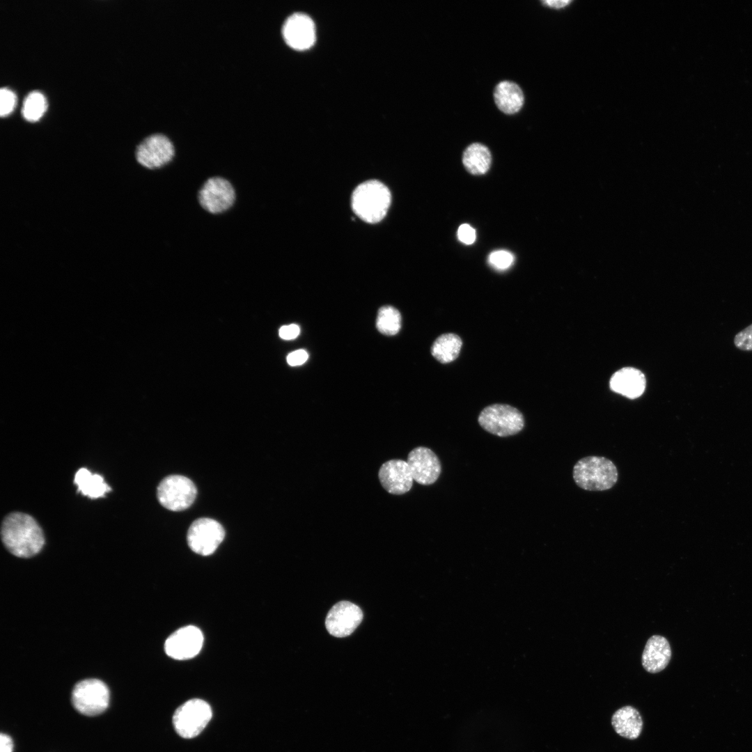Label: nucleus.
<instances>
[{
    "instance_id": "obj_1",
    "label": "nucleus",
    "mask_w": 752,
    "mask_h": 752,
    "mask_svg": "<svg viewBox=\"0 0 752 752\" xmlns=\"http://www.w3.org/2000/svg\"><path fill=\"white\" fill-rule=\"evenodd\" d=\"M1 539L6 549L17 557L29 558L42 548L45 538L36 519L23 512L8 515L2 522Z\"/></svg>"
},
{
    "instance_id": "obj_2",
    "label": "nucleus",
    "mask_w": 752,
    "mask_h": 752,
    "mask_svg": "<svg viewBox=\"0 0 752 752\" xmlns=\"http://www.w3.org/2000/svg\"><path fill=\"white\" fill-rule=\"evenodd\" d=\"M390 203L389 189L377 180L360 184L352 196L354 213L363 221L370 224L379 222L385 217Z\"/></svg>"
},
{
    "instance_id": "obj_3",
    "label": "nucleus",
    "mask_w": 752,
    "mask_h": 752,
    "mask_svg": "<svg viewBox=\"0 0 752 752\" xmlns=\"http://www.w3.org/2000/svg\"><path fill=\"white\" fill-rule=\"evenodd\" d=\"M618 473L613 462L600 456L579 460L573 468V478L581 488L588 491H604L616 483Z\"/></svg>"
},
{
    "instance_id": "obj_4",
    "label": "nucleus",
    "mask_w": 752,
    "mask_h": 752,
    "mask_svg": "<svg viewBox=\"0 0 752 752\" xmlns=\"http://www.w3.org/2000/svg\"><path fill=\"white\" fill-rule=\"evenodd\" d=\"M196 198L203 211L213 216H219L234 207L237 195L234 185L228 179L214 175L203 183Z\"/></svg>"
},
{
    "instance_id": "obj_5",
    "label": "nucleus",
    "mask_w": 752,
    "mask_h": 752,
    "mask_svg": "<svg viewBox=\"0 0 752 752\" xmlns=\"http://www.w3.org/2000/svg\"><path fill=\"white\" fill-rule=\"evenodd\" d=\"M478 421L485 431L501 437L515 435L524 426V416L520 411L506 404H494L485 407Z\"/></svg>"
},
{
    "instance_id": "obj_6",
    "label": "nucleus",
    "mask_w": 752,
    "mask_h": 752,
    "mask_svg": "<svg viewBox=\"0 0 752 752\" xmlns=\"http://www.w3.org/2000/svg\"><path fill=\"white\" fill-rule=\"evenodd\" d=\"M175 147L165 134L154 133L144 138L136 147V162L148 171L159 170L173 159Z\"/></svg>"
},
{
    "instance_id": "obj_7",
    "label": "nucleus",
    "mask_w": 752,
    "mask_h": 752,
    "mask_svg": "<svg viewBox=\"0 0 752 752\" xmlns=\"http://www.w3.org/2000/svg\"><path fill=\"white\" fill-rule=\"evenodd\" d=\"M212 716L211 707L207 702L194 698L185 702L175 710L173 721L179 735L189 739L203 731Z\"/></svg>"
},
{
    "instance_id": "obj_8",
    "label": "nucleus",
    "mask_w": 752,
    "mask_h": 752,
    "mask_svg": "<svg viewBox=\"0 0 752 752\" xmlns=\"http://www.w3.org/2000/svg\"><path fill=\"white\" fill-rule=\"evenodd\" d=\"M109 690L97 679H86L78 682L72 694L75 708L86 716H96L102 713L109 703Z\"/></svg>"
},
{
    "instance_id": "obj_9",
    "label": "nucleus",
    "mask_w": 752,
    "mask_h": 752,
    "mask_svg": "<svg viewBox=\"0 0 752 752\" xmlns=\"http://www.w3.org/2000/svg\"><path fill=\"white\" fill-rule=\"evenodd\" d=\"M197 490L188 478L171 475L164 478L157 487V499L164 508L172 511H181L189 508L194 501Z\"/></svg>"
},
{
    "instance_id": "obj_10",
    "label": "nucleus",
    "mask_w": 752,
    "mask_h": 752,
    "mask_svg": "<svg viewBox=\"0 0 752 752\" xmlns=\"http://www.w3.org/2000/svg\"><path fill=\"white\" fill-rule=\"evenodd\" d=\"M224 536V529L218 522L210 518H199L189 526L187 539L194 552L209 556L217 549Z\"/></svg>"
},
{
    "instance_id": "obj_11",
    "label": "nucleus",
    "mask_w": 752,
    "mask_h": 752,
    "mask_svg": "<svg viewBox=\"0 0 752 752\" xmlns=\"http://www.w3.org/2000/svg\"><path fill=\"white\" fill-rule=\"evenodd\" d=\"M363 616V612L358 606L348 601H341L329 610L325 626L331 635L338 638L345 637L357 629Z\"/></svg>"
},
{
    "instance_id": "obj_12",
    "label": "nucleus",
    "mask_w": 752,
    "mask_h": 752,
    "mask_svg": "<svg viewBox=\"0 0 752 752\" xmlns=\"http://www.w3.org/2000/svg\"><path fill=\"white\" fill-rule=\"evenodd\" d=\"M203 643V636L196 627L189 625L180 628L165 641L167 655L178 660L191 659L198 654Z\"/></svg>"
},
{
    "instance_id": "obj_13",
    "label": "nucleus",
    "mask_w": 752,
    "mask_h": 752,
    "mask_svg": "<svg viewBox=\"0 0 752 752\" xmlns=\"http://www.w3.org/2000/svg\"><path fill=\"white\" fill-rule=\"evenodd\" d=\"M407 462L414 480L421 485L433 484L440 476V461L437 455L427 447L418 446L412 450L408 454Z\"/></svg>"
},
{
    "instance_id": "obj_14",
    "label": "nucleus",
    "mask_w": 752,
    "mask_h": 752,
    "mask_svg": "<svg viewBox=\"0 0 752 752\" xmlns=\"http://www.w3.org/2000/svg\"><path fill=\"white\" fill-rule=\"evenodd\" d=\"M282 34L285 42L296 49H306L315 40V27L313 19L303 13H295L284 22Z\"/></svg>"
},
{
    "instance_id": "obj_15",
    "label": "nucleus",
    "mask_w": 752,
    "mask_h": 752,
    "mask_svg": "<svg viewBox=\"0 0 752 752\" xmlns=\"http://www.w3.org/2000/svg\"><path fill=\"white\" fill-rule=\"evenodd\" d=\"M379 482L390 494L400 495L409 492L414 478L407 461L390 460L382 464L378 471Z\"/></svg>"
},
{
    "instance_id": "obj_16",
    "label": "nucleus",
    "mask_w": 752,
    "mask_h": 752,
    "mask_svg": "<svg viewBox=\"0 0 752 752\" xmlns=\"http://www.w3.org/2000/svg\"><path fill=\"white\" fill-rule=\"evenodd\" d=\"M671 657V649L667 639L659 635L652 636L647 641L642 654V665L651 673L663 671Z\"/></svg>"
},
{
    "instance_id": "obj_17",
    "label": "nucleus",
    "mask_w": 752,
    "mask_h": 752,
    "mask_svg": "<svg viewBox=\"0 0 752 752\" xmlns=\"http://www.w3.org/2000/svg\"><path fill=\"white\" fill-rule=\"evenodd\" d=\"M611 389L628 398L640 397L645 389V377L638 369L623 368L616 372L609 382Z\"/></svg>"
},
{
    "instance_id": "obj_18",
    "label": "nucleus",
    "mask_w": 752,
    "mask_h": 752,
    "mask_svg": "<svg viewBox=\"0 0 752 752\" xmlns=\"http://www.w3.org/2000/svg\"><path fill=\"white\" fill-rule=\"evenodd\" d=\"M612 726L617 734L629 739L641 735L643 720L639 712L632 706H625L616 710L611 718Z\"/></svg>"
},
{
    "instance_id": "obj_19",
    "label": "nucleus",
    "mask_w": 752,
    "mask_h": 752,
    "mask_svg": "<svg viewBox=\"0 0 752 752\" xmlns=\"http://www.w3.org/2000/svg\"><path fill=\"white\" fill-rule=\"evenodd\" d=\"M494 98L497 107L506 114L518 112L524 101V93L520 86L515 82L508 80L500 81L496 86Z\"/></svg>"
},
{
    "instance_id": "obj_20",
    "label": "nucleus",
    "mask_w": 752,
    "mask_h": 752,
    "mask_svg": "<svg viewBox=\"0 0 752 752\" xmlns=\"http://www.w3.org/2000/svg\"><path fill=\"white\" fill-rule=\"evenodd\" d=\"M462 162L470 173L483 175L489 170L491 166V152L485 145L473 143L464 150Z\"/></svg>"
},
{
    "instance_id": "obj_21",
    "label": "nucleus",
    "mask_w": 752,
    "mask_h": 752,
    "mask_svg": "<svg viewBox=\"0 0 752 752\" xmlns=\"http://www.w3.org/2000/svg\"><path fill=\"white\" fill-rule=\"evenodd\" d=\"M74 483L79 492L91 499L102 497L111 490L102 476L92 473L86 468H81L76 472Z\"/></svg>"
},
{
    "instance_id": "obj_22",
    "label": "nucleus",
    "mask_w": 752,
    "mask_h": 752,
    "mask_svg": "<svg viewBox=\"0 0 752 752\" xmlns=\"http://www.w3.org/2000/svg\"><path fill=\"white\" fill-rule=\"evenodd\" d=\"M462 341L455 334H444L437 337L431 347V354L434 359L441 363H448L455 360L460 352Z\"/></svg>"
},
{
    "instance_id": "obj_23",
    "label": "nucleus",
    "mask_w": 752,
    "mask_h": 752,
    "mask_svg": "<svg viewBox=\"0 0 752 752\" xmlns=\"http://www.w3.org/2000/svg\"><path fill=\"white\" fill-rule=\"evenodd\" d=\"M401 321V315L398 309L391 306H384L378 311L376 327L380 333L393 336L400 331Z\"/></svg>"
},
{
    "instance_id": "obj_24",
    "label": "nucleus",
    "mask_w": 752,
    "mask_h": 752,
    "mask_svg": "<svg viewBox=\"0 0 752 752\" xmlns=\"http://www.w3.org/2000/svg\"><path fill=\"white\" fill-rule=\"evenodd\" d=\"M46 100L44 95L38 91L29 92L24 97L21 113L24 118L29 121L37 120L44 113Z\"/></svg>"
},
{
    "instance_id": "obj_25",
    "label": "nucleus",
    "mask_w": 752,
    "mask_h": 752,
    "mask_svg": "<svg viewBox=\"0 0 752 752\" xmlns=\"http://www.w3.org/2000/svg\"><path fill=\"white\" fill-rule=\"evenodd\" d=\"M513 262V254L506 250L494 251L488 257L490 266L498 271L506 270L512 266Z\"/></svg>"
},
{
    "instance_id": "obj_26",
    "label": "nucleus",
    "mask_w": 752,
    "mask_h": 752,
    "mask_svg": "<svg viewBox=\"0 0 752 752\" xmlns=\"http://www.w3.org/2000/svg\"><path fill=\"white\" fill-rule=\"evenodd\" d=\"M733 342L740 350L752 351V324L735 334Z\"/></svg>"
},
{
    "instance_id": "obj_27",
    "label": "nucleus",
    "mask_w": 752,
    "mask_h": 752,
    "mask_svg": "<svg viewBox=\"0 0 752 752\" xmlns=\"http://www.w3.org/2000/svg\"><path fill=\"white\" fill-rule=\"evenodd\" d=\"M15 102L13 92L7 88H0V116L7 115L13 109Z\"/></svg>"
},
{
    "instance_id": "obj_28",
    "label": "nucleus",
    "mask_w": 752,
    "mask_h": 752,
    "mask_svg": "<svg viewBox=\"0 0 752 752\" xmlns=\"http://www.w3.org/2000/svg\"><path fill=\"white\" fill-rule=\"evenodd\" d=\"M457 237L465 244H471L476 240V231L467 224H462L457 230Z\"/></svg>"
},
{
    "instance_id": "obj_29",
    "label": "nucleus",
    "mask_w": 752,
    "mask_h": 752,
    "mask_svg": "<svg viewBox=\"0 0 752 752\" xmlns=\"http://www.w3.org/2000/svg\"><path fill=\"white\" fill-rule=\"evenodd\" d=\"M308 358L307 352L304 350H297L290 352L287 357V362L290 366H296L304 363Z\"/></svg>"
},
{
    "instance_id": "obj_30",
    "label": "nucleus",
    "mask_w": 752,
    "mask_h": 752,
    "mask_svg": "<svg viewBox=\"0 0 752 752\" xmlns=\"http://www.w3.org/2000/svg\"><path fill=\"white\" fill-rule=\"evenodd\" d=\"M300 332V328L297 324H291L285 325L279 329V336L284 340H292L297 338Z\"/></svg>"
},
{
    "instance_id": "obj_31",
    "label": "nucleus",
    "mask_w": 752,
    "mask_h": 752,
    "mask_svg": "<svg viewBox=\"0 0 752 752\" xmlns=\"http://www.w3.org/2000/svg\"><path fill=\"white\" fill-rule=\"evenodd\" d=\"M1 752H12L13 741L6 734L1 733L0 736Z\"/></svg>"
},
{
    "instance_id": "obj_32",
    "label": "nucleus",
    "mask_w": 752,
    "mask_h": 752,
    "mask_svg": "<svg viewBox=\"0 0 752 752\" xmlns=\"http://www.w3.org/2000/svg\"><path fill=\"white\" fill-rule=\"evenodd\" d=\"M570 2V1L567 0H545L542 1V3L549 7L560 8L567 6Z\"/></svg>"
}]
</instances>
